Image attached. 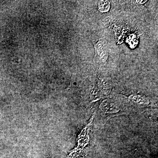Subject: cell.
<instances>
[{"label": "cell", "instance_id": "2", "mask_svg": "<svg viewBox=\"0 0 158 158\" xmlns=\"http://www.w3.org/2000/svg\"><path fill=\"white\" fill-rule=\"evenodd\" d=\"M110 8V3L108 1H100L98 3V10L101 12H108Z\"/></svg>", "mask_w": 158, "mask_h": 158}, {"label": "cell", "instance_id": "3", "mask_svg": "<svg viewBox=\"0 0 158 158\" xmlns=\"http://www.w3.org/2000/svg\"><path fill=\"white\" fill-rule=\"evenodd\" d=\"M130 98L133 101L139 103H144L146 101V99L140 95H132L130 96Z\"/></svg>", "mask_w": 158, "mask_h": 158}, {"label": "cell", "instance_id": "4", "mask_svg": "<svg viewBox=\"0 0 158 158\" xmlns=\"http://www.w3.org/2000/svg\"><path fill=\"white\" fill-rule=\"evenodd\" d=\"M137 2H138V3H140V4H143V3H144L146 2H147V1H138Z\"/></svg>", "mask_w": 158, "mask_h": 158}, {"label": "cell", "instance_id": "1", "mask_svg": "<svg viewBox=\"0 0 158 158\" xmlns=\"http://www.w3.org/2000/svg\"><path fill=\"white\" fill-rule=\"evenodd\" d=\"M95 48L100 61L102 62H106L108 59V54L102 42L99 41L97 43Z\"/></svg>", "mask_w": 158, "mask_h": 158}]
</instances>
